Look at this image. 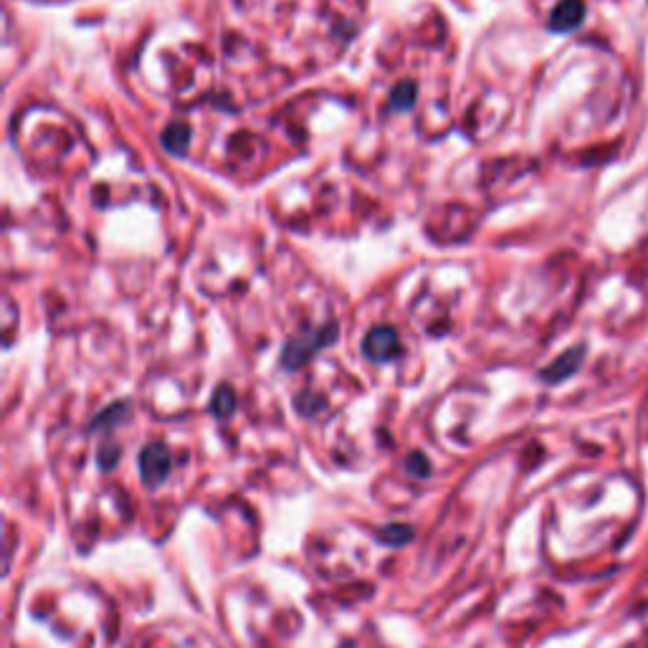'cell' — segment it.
Here are the masks:
<instances>
[{
	"instance_id": "5",
	"label": "cell",
	"mask_w": 648,
	"mask_h": 648,
	"mask_svg": "<svg viewBox=\"0 0 648 648\" xmlns=\"http://www.w3.org/2000/svg\"><path fill=\"white\" fill-rule=\"evenodd\" d=\"M577 367H581V350H573V352L562 354L558 362H552V365L543 373V377L547 383H558V381H565V377L573 375Z\"/></svg>"
},
{
	"instance_id": "2",
	"label": "cell",
	"mask_w": 648,
	"mask_h": 648,
	"mask_svg": "<svg viewBox=\"0 0 648 648\" xmlns=\"http://www.w3.org/2000/svg\"><path fill=\"white\" fill-rule=\"evenodd\" d=\"M400 350L398 332L392 327H375L367 332L365 342H362V352H365L367 360L373 362H385L392 360Z\"/></svg>"
},
{
	"instance_id": "6",
	"label": "cell",
	"mask_w": 648,
	"mask_h": 648,
	"mask_svg": "<svg viewBox=\"0 0 648 648\" xmlns=\"http://www.w3.org/2000/svg\"><path fill=\"white\" fill-rule=\"evenodd\" d=\"M162 145H165V150L173 152V155H183L190 145V129L185 125H170L165 133H162Z\"/></svg>"
},
{
	"instance_id": "1",
	"label": "cell",
	"mask_w": 648,
	"mask_h": 648,
	"mask_svg": "<svg viewBox=\"0 0 648 648\" xmlns=\"http://www.w3.org/2000/svg\"><path fill=\"white\" fill-rule=\"evenodd\" d=\"M337 339V324L329 322L327 327H320L314 332H302V335L291 337L282 350V362L287 370H299L314 358V352L322 347L332 345Z\"/></svg>"
},
{
	"instance_id": "8",
	"label": "cell",
	"mask_w": 648,
	"mask_h": 648,
	"mask_svg": "<svg viewBox=\"0 0 648 648\" xmlns=\"http://www.w3.org/2000/svg\"><path fill=\"white\" fill-rule=\"evenodd\" d=\"M211 411L215 413V415H230L236 411V392L228 388V385H223V388H219L215 390V396H213V403H211Z\"/></svg>"
},
{
	"instance_id": "10",
	"label": "cell",
	"mask_w": 648,
	"mask_h": 648,
	"mask_svg": "<svg viewBox=\"0 0 648 648\" xmlns=\"http://www.w3.org/2000/svg\"><path fill=\"white\" fill-rule=\"evenodd\" d=\"M406 469H408V472H411L413 476H428V472H431V469H428V461L423 459L421 453H413V457L408 459V466H406Z\"/></svg>"
},
{
	"instance_id": "4",
	"label": "cell",
	"mask_w": 648,
	"mask_h": 648,
	"mask_svg": "<svg viewBox=\"0 0 648 648\" xmlns=\"http://www.w3.org/2000/svg\"><path fill=\"white\" fill-rule=\"evenodd\" d=\"M583 21H585L583 0H562V3L554 5L547 26H550V30H554V34H570V30H575Z\"/></svg>"
},
{
	"instance_id": "9",
	"label": "cell",
	"mask_w": 648,
	"mask_h": 648,
	"mask_svg": "<svg viewBox=\"0 0 648 648\" xmlns=\"http://www.w3.org/2000/svg\"><path fill=\"white\" fill-rule=\"evenodd\" d=\"M385 543L388 545H406V543H411L413 539V529L411 527H406V524H390V527H385L383 529V535H381Z\"/></svg>"
},
{
	"instance_id": "11",
	"label": "cell",
	"mask_w": 648,
	"mask_h": 648,
	"mask_svg": "<svg viewBox=\"0 0 648 648\" xmlns=\"http://www.w3.org/2000/svg\"><path fill=\"white\" fill-rule=\"evenodd\" d=\"M117 459H120V451L114 449V446H110V449L99 451V464H102L104 469H112L114 464H117Z\"/></svg>"
},
{
	"instance_id": "7",
	"label": "cell",
	"mask_w": 648,
	"mask_h": 648,
	"mask_svg": "<svg viewBox=\"0 0 648 648\" xmlns=\"http://www.w3.org/2000/svg\"><path fill=\"white\" fill-rule=\"evenodd\" d=\"M419 87H415L413 82H400L396 89L390 91V107L392 110L398 112H406L411 110V107L415 104V97H419V91H415Z\"/></svg>"
},
{
	"instance_id": "3",
	"label": "cell",
	"mask_w": 648,
	"mask_h": 648,
	"mask_svg": "<svg viewBox=\"0 0 648 648\" xmlns=\"http://www.w3.org/2000/svg\"><path fill=\"white\" fill-rule=\"evenodd\" d=\"M140 472L148 486H158L170 474V451L162 444L145 446L140 453Z\"/></svg>"
}]
</instances>
